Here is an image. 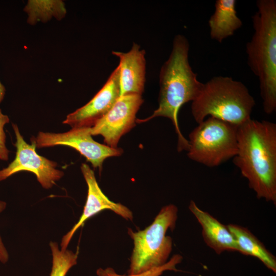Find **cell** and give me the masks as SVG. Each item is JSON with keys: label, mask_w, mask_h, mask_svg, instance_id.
I'll return each mask as SVG.
<instances>
[{"label": "cell", "mask_w": 276, "mask_h": 276, "mask_svg": "<svg viewBox=\"0 0 276 276\" xmlns=\"http://www.w3.org/2000/svg\"><path fill=\"white\" fill-rule=\"evenodd\" d=\"M233 163L259 199L276 203V124L249 119L237 126Z\"/></svg>", "instance_id": "6da1fadb"}, {"label": "cell", "mask_w": 276, "mask_h": 276, "mask_svg": "<svg viewBox=\"0 0 276 276\" xmlns=\"http://www.w3.org/2000/svg\"><path fill=\"white\" fill-rule=\"evenodd\" d=\"M189 43L185 36L176 35L172 49L159 73L158 107L147 118L136 120L141 123L158 117L169 119L178 136L177 150L188 151V141L182 135L178 123V113L185 103L194 101L199 95L203 83L197 79L189 61Z\"/></svg>", "instance_id": "7a4b0ae2"}, {"label": "cell", "mask_w": 276, "mask_h": 276, "mask_svg": "<svg viewBox=\"0 0 276 276\" xmlns=\"http://www.w3.org/2000/svg\"><path fill=\"white\" fill-rule=\"evenodd\" d=\"M252 16L254 33L246 45L247 64L258 78L263 110L276 109V1L258 0Z\"/></svg>", "instance_id": "3957f363"}, {"label": "cell", "mask_w": 276, "mask_h": 276, "mask_svg": "<svg viewBox=\"0 0 276 276\" xmlns=\"http://www.w3.org/2000/svg\"><path fill=\"white\" fill-rule=\"evenodd\" d=\"M255 101L241 82L227 76H215L203 83L192 102L191 113L198 124L213 117L238 126L249 119Z\"/></svg>", "instance_id": "277c9868"}, {"label": "cell", "mask_w": 276, "mask_h": 276, "mask_svg": "<svg viewBox=\"0 0 276 276\" xmlns=\"http://www.w3.org/2000/svg\"><path fill=\"white\" fill-rule=\"evenodd\" d=\"M178 209L174 204L162 208L153 222L142 231L128 233L133 240L129 274H139L160 266L167 262L172 251V240L166 235L168 229L176 225Z\"/></svg>", "instance_id": "5b68a950"}, {"label": "cell", "mask_w": 276, "mask_h": 276, "mask_svg": "<svg viewBox=\"0 0 276 276\" xmlns=\"http://www.w3.org/2000/svg\"><path fill=\"white\" fill-rule=\"evenodd\" d=\"M237 131L236 125L208 117L189 135L188 157L209 167L218 166L236 155Z\"/></svg>", "instance_id": "8992f818"}, {"label": "cell", "mask_w": 276, "mask_h": 276, "mask_svg": "<svg viewBox=\"0 0 276 276\" xmlns=\"http://www.w3.org/2000/svg\"><path fill=\"white\" fill-rule=\"evenodd\" d=\"M90 133V127L72 128L65 132L52 133L40 131L31 140L37 148L55 146L70 147L78 151L90 162L94 168L101 171L105 159L122 154L120 148H113L94 140Z\"/></svg>", "instance_id": "52a82bcc"}, {"label": "cell", "mask_w": 276, "mask_h": 276, "mask_svg": "<svg viewBox=\"0 0 276 276\" xmlns=\"http://www.w3.org/2000/svg\"><path fill=\"white\" fill-rule=\"evenodd\" d=\"M16 137L14 144L16 152L15 158L8 166L0 170V181L16 173L29 171L34 173L42 187L49 189L64 175V172L57 169L56 162L39 155L36 145L32 140L28 144L21 134L17 125L12 124Z\"/></svg>", "instance_id": "ba28073f"}, {"label": "cell", "mask_w": 276, "mask_h": 276, "mask_svg": "<svg viewBox=\"0 0 276 276\" xmlns=\"http://www.w3.org/2000/svg\"><path fill=\"white\" fill-rule=\"evenodd\" d=\"M143 102L140 95L120 96L110 110L90 127L91 135H101L107 146L118 148L121 136L135 126L136 114Z\"/></svg>", "instance_id": "9c48e42d"}, {"label": "cell", "mask_w": 276, "mask_h": 276, "mask_svg": "<svg viewBox=\"0 0 276 276\" xmlns=\"http://www.w3.org/2000/svg\"><path fill=\"white\" fill-rule=\"evenodd\" d=\"M120 96V70L118 66L92 99L68 114L63 123L72 128L91 127L110 110Z\"/></svg>", "instance_id": "30bf717a"}, {"label": "cell", "mask_w": 276, "mask_h": 276, "mask_svg": "<svg viewBox=\"0 0 276 276\" xmlns=\"http://www.w3.org/2000/svg\"><path fill=\"white\" fill-rule=\"evenodd\" d=\"M80 168L88 188L86 201L78 221L63 236L60 243L62 250L67 248L75 232L88 219L104 210H110L127 220L133 219L132 213L128 208L111 201L103 193L96 180L94 171L88 165L83 163Z\"/></svg>", "instance_id": "8fae6325"}, {"label": "cell", "mask_w": 276, "mask_h": 276, "mask_svg": "<svg viewBox=\"0 0 276 276\" xmlns=\"http://www.w3.org/2000/svg\"><path fill=\"white\" fill-rule=\"evenodd\" d=\"M120 60V96L128 94L142 95L146 81L145 51L133 42L130 51L124 53L112 51Z\"/></svg>", "instance_id": "7c38bea8"}, {"label": "cell", "mask_w": 276, "mask_h": 276, "mask_svg": "<svg viewBox=\"0 0 276 276\" xmlns=\"http://www.w3.org/2000/svg\"><path fill=\"white\" fill-rule=\"evenodd\" d=\"M189 209L202 227V234L206 245L216 254L224 251H238L239 248L236 240L226 225L198 207L191 200Z\"/></svg>", "instance_id": "4fadbf2b"}, {"label": "cell", "mask_w": 276, "mask_h": 276, "mask_svg": "<svg viewBox=\"0 0 276 276\" xmlns=\"http://www.w3.org/2000/svg\"><path fill=\"white\" fill-rule=\"evenodd\" d=\"M236 4L235 0L216 1L215 11L208 22L212 39L221 43L242 27V21L237 16Z\"/></svg>", "instance_id": "5bb4252c"}, {"label": "cell", "mask_w": 276, "mask_h": 276, "mask_svg": "<svg viewBox=\"0 0 276 276\" xmlns=\"http://www.w3.org/2000/svg\"><path fill=\"white\" fill-rule=\"evenodd\" d=\"M226 226L234 236L240 253L259 259L268 268L275 272V257L249 230L235 224H229Z\"/></svg>", "instance_id": "9a60e30c"}, {"label": "cell", "mask_w": 276, "mask_h": 276, "mask_svg": "<svg viewBox=\"0 0 276 276\" xmlns=\"http://www.w3.org/2000/svg\"><path fill=\"white\" fill-rule=\"evenodd\" d=\"M24 11L28 15L27 22L30 25L39 21L45 22L53 17L60 20L66 12L64 3L59 0H30Z\"/></svg>", "instance_id": "2e32d148"}, {"label": "cell", "mask_w": 276, "mask_h": 276, "mask_svg": "<svg viewBox=\"0 0 276 276\" xmlns=\"http://www.w3.org/2000/svg\"><path fill=\"white\" fill-rule=\"evenodd\" d=\"M52 256V265L50 276H66L70 269L77 264L78 252L67 249L62 250L56 242L49 244Z\"/></svg>", "instance_id": "e0dca14e"}, {"label": "cell", "mask_w": 276, "mask_h": 276, "mask_svg": "<svg viewBox=\"0 0 276 276\" xmlns=\"http://www.w3.org/2000/svg\"><path fill=\"white\" fill-rule=\"evenodd\" d=\"M182 257L178 254L174 255L169 261L164 265L153 268L148 271L136 274L128 275H120L117 273L114 270L110 267L103 269L100 268L96 271L98 276H160L166 270H175L177 269L175 266L182 260Z\"/></svg>", "instance_id": "ac0fdd59"}, {"label": "cell", "mask_w": 276, "mask_h": 276, "mask_svg": "<svg viewBox=\"0 0 276 276\" xmlns=\"http://www.w3.org/2000/svg\"><path fill=\"white\" fill-rule=\"evenodd\" d=\"M10 122L8 116L2 113L0 109V159L7 161L9 158V151L6 146V136L4 126Z\"/></svg>", "instance_id": "d6986e66"}, {"label": "cell", "mask_w": 276, "mask_h": 276, "mask_svg": "<svg viewBox=\"0 0 276 276\" xmlns=\"http://www.w3.org/2000/svg\"><path fill=\"white\" fill-rule=\"evenodd\" d=\"M7 203L5 201L0 200V214L6 209ZM8 252L0 236V262L3 264L6 263L9 260Z\"/></svg>", "instance_id": "ffe728a7"}, {"label": "cell", "mask_w": 276, "mask_h": 276, "mask_svg": "<svg viewBox=\"0 0 276 276\" xmlns=\"http://www.w3.org/2000/svg\"><path fill=\"white\" fill-rule=\"evenodd\" d=\"M5 88L4 85L0 82V103L3 101L5 94Z\"/></svg>", "instance_id": "44dd1931"}]
</instances>
